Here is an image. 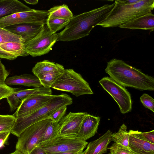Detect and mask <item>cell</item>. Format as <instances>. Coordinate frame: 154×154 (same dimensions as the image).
Listing matches in <instances>:
<instances>
[{"label":"cell","instance_id":"cell-1","mask_svg":"<svg viewBox=\"0 0 154 154\" xmlns=\"http://www.w3.org/2000/svg\"><path fill=\"white\" fill-rule=\"evenodd\" d=\"M114 5V2L105 4L73 16L64 29L58 33L57 41H75L88 36L95 26L106 18Z\"/></svg>","mask_w":154,"mask_h":154},{"label":"cell","instance_id":"cell-2","mask_svg":"<svg viewBox=\"0 0 154 154\" xmlns=\"http://www.w3.org/2000/svg\"><path fill=\"white\" fill-rule=\"evenodd\" d=\"M112 79L120 85L140 90H154V79L122 60L113 58L107 62L105 69Z\"/></svg>","mask_w":154,"mask_h":154},{"label":"cell","instance_id":"cell-3","mask_svg":"<svg viewBox=\"0 0 154 154\" xmlns=\"http://www.w3.org/2000/svg\"><path fill=\"white\" fill-rule=\"evenodd\" d=\"M115 5L106 18L97 25L103 28L119 27L134 19L152 12L154 0H140L134 4L126 5L116 0Z\"/></svg>","mask_w":154,"mask_h":154},{"label":"cell","instance_id":"cell-4","mask_svg":"<svg viewBox=\"0 0 154 154\" xmlns=\"http://www.w3.org/2000/svg\"><path fill=\"white\" fill-rule=\"evenodd\" d=\"M72 103V99L68 95L62 94L57 95L46 105L33 112L24 117L16 118L11 133L19 137L22 131L30 125L49 119L50 116L55 111Z\"/></svg>","mask_w":154,"mask_h":154},{"label":"cell","instance_id":"cell-5","mask_svg":"<svg viewBox=\"0 0 154 154\" xmlns=\"http://www.w3.org/2000/svg\"><path fill=\"white\" fill-rule=\"evenodd\" d=\"M51 88L69 92L77 97L93 94L88 83L72 69H65L62 75Z\"/></svg>","mask_w":154,"mask_h":154},{"label":"cell","instance_id":"cell-6","mask_svg":"<svg viewBox=\"0 0 154 154\" xmlns=\"http://www.w3.org/2000/svg\"><path fill=\"white\" fill-rule=\"evenodd\" d=\"M51 121L46 119L37 122L25 129L18 137L16 150L23 154H30L40 142L45 132Z\"/></svg>","mask_w":154,"mask_h":154},{"label":"cell","instance_id":"cell-7","mask_svg":"<svg viewBox=\"0 0 154 154\" xmlns=\"http://www.w3.org/2000/svg\"><path fill=\"white\" fill-rule=\"evenodd\" d=\"M88 143L79 139L57 135L48 140L39 143L36 147L50 152H78L83 151Z\"/></svg>","mask_w":154,"mask_h":154},{"label":"cell","instance_id":"cell-8","mask_svg":"<svg viewBox=\"0 0 154 154\" xmlns=\"http://www.w3.org/2000/svg\"><path fill=\"white\" fill-rule=\"evenodd\" d=\"M58 33L52 34L46 24L33 38L24 43L29 55L33 57L48 53L57 41Z\"/></svg>","mask_w":154,"mask_h":154},{"label":"cell","instance_id":"cell-9","mask_svg":"<svg viewBox=\"0 0 154 154\" xmlns=\"http://www.w3.org/2000/svg\"><path fill=\"white\" fill-rule=\"evenodd\" d=\"M99 82L117 103L121 113L124 114L131 111V95L125 87L108 77H103Z\"/></svg>","mask_w":154,"mask_h":154},{"label":"cell","instance_id":"cell-10","mask_svg":"<svg viewBox=\"0 0 154 154\" xmlns=\"http://www.w3.org/2000/svg\"><path fill=\"white\" fill-rule=\"evenodd\" d=\"M48 17V11L31 9L28 11L14 13L0 19V27L32 23H43L46 24Z\"/></svg>","mask_w":154,"mask_h":154},{"label":"cell","instance_id":"cell-11","mask_svg":"<svg viewBox=\"0 0 154 154\" xmlns=\"http://www.w3.org/2000/svg\"><path fill=\"white\" fill-rule=\"evenodd\" d=\"M87 113L85 112H70L58 122L59 127L57 135L78 138L77 135Z\"/></svg>","mask_w":154,"mask_h":154},{"label":"cell","instance_id":"cell-12","mask_svg":"<svg viewBox=\"0 0 154 154\" xmlns=\"http://www.w3.org/2000/svg\"><path fill=\"white\" fill-rule=\"evenodd\" d=\"M57 95L35 94L23 100L14 113L16 118L25 116L46 105Z\"/></svg>","mask_w":154,"mask_h":154},{"label":"cell","instance_id":"cell-13","mask_svg":"<svg viewBox=\"0 0 154 154\" xmlns=\"http://www.w3.org/2000/svg\"><path fill=\"white\" fill-rule=\"evenodd\" d=\"M50 88L42 87L39 88L17 91L6 97L10 107V111L12 112L17 109L21 101L28 97L35 94H51Z\"/></svg>","mask_w":154,"mask_h":154},{"label":"cell","instance_id":"cell-14","mask_svg":"<svg viewBox=\"0 0 154 154\" xmlns=\"http://www.w3.org/2000/svg\"><path fill=\"white\" fill-rule=\"evenodd\" d=\"M45 24L43 23H25L11 25L3 28L20 36L26 42L35 37Z\"/></svg>","mask_w":154,"mask_h":154},{"label":"cell","instance_id":"cell-15","mask_svg":"<svg viewBox=\"0 0 154 154\" xmlns=\"http://www.w3.org/2000/svg\"><path fill=\"white\" fill-rule=\"evenodd\" d=\"M128 149L133 154H154V144L138 137L130 130Z\"/></svg>","mask_w":154,"mask_h":154},{"label":"cell","instance_id":"cell-16","mask_svg":"<svg viewBox=\"0 0 154 154\" xmlns=\"http://www.w3.org/2000/svg\"><path fill=\"white\" fill-rule=\"evenodd\" d=\"M100 118L87 113L82 123L77 137L83 140L93 136L97 133Z\"/></svg>","mask_w":154,"mask_h":154},{"label":"cell","instance_id":"cell-17","mask_svg":"<svg viewBox=\"0 0 154 154\" xmlns=\"http://www.w3.org/2000/svg\"><path fill=\"white\" fill-rule=\"evenodd\" d=\"M121 28L132 29L154 30V15L152 12L143 15L119 26Z\"/></svg>","mask_w":154,"mask_h":154},{"label":"cell","instance_id":"cell-18","mask_svg":"<svg viewBox=\"0 0 154 154\" xmlns=\"http://www.w3.org/2000/svg\"><path fill=\"white\" fill-rule=\"evenodd\" d=\"M112 133L108 130L98 138L89 143L82 154H102L106 152L107 146L111 141Z\"/></svg>","mask_w":154,"mask_h":154},{"label":"cell","instance_id":"cell-19","mask_svg":"<svg viewBox=\"0 0 154 154\" xmlns=\"http://www.w3.org/2000/svg\"><path fill=\"white\" fill-rule=\"evenodd\" d=\"M31 9L17 0H0V19L14 13Z\"/></svg>","mask_w":154,"mask_h":154},{"label":"cell","instance_id":"cell-20","mask_svg":"<svg viewBox=\"0 0 154 154\" xmlns=\"http://www.w3.org/2000/svg\"><path fill=\"white\" fill-rule=\"evenodd\" d=\"M5 84L8 86L18 85L35 88L43 87L37 77L29 74L15 75L8 77L5 80Z\"/></svg>","mask_w":154,"mask_h":154},{"label":"cell","instance_id":"cell-21","mask_svg":"<svg viewBox=\"0 0 154 154\" xmlns=\"http://www.w3.org/2000/svg\"><path fill=\"white\" fill-rule=\"evenodd\" d=\"M65 69L62 65L45 60L37 62L32 68V72L35 76L38 78L49 72L57 70L64 71Z\"/></svg>","mask_w":154,"mask_h":154},{"label":"cell","instance_id":"cell-22","mask_svg":"<svg viewBox=\"0 0 154 154\" xmlns=\"http://www.w3.org/2000/svg\"><path fill=\"white\" fill-rule=\"evenodd\" d=\"M0 47L17 57H25L29 55L26 50L24 43L8 42L0 44Z\"/></svg>","mask_w":154,"mask_h":154},{"label":"cell","instance_id":"cell-23","mask_svg":"<svg viewBox=\"0 0 154 154\" xmlns=\"http://www.w3.org/2000/svg\"><path fill=\"white\" fill-rule=\"evenodd\" d=\"M48 11V19L59 18L70 20L73 16L72 11L67 5L65 4L54 6Z\"/></svg>","mask_w":154,"mask_h":154},{"label":"cell","instance_id":"cell-24","mask_svg":"<svg viewBox=\"0 0 154 154\" xmlns=\"http://www.w3.org/2000/svg\"><path fill=\"white\" fill-rule=\"evenodd\" d=\"M127 129L126 125L123 124L117 132L112 134L111 141L128 148L130 135L129 132L127 131Z\"/></svg>","mask_w":154,"mask_h":154},{"label":"cell","instance_id":"cell-25","mask_svg":"<svg viewBox=\"0 0 154 154\" xmlns=\"http://www.w3.org/2000/svg\"><path fill=\"white\" fill-rule=\"evenodd\" d=\"M64 71L57 70L49 72L39 77L42 86L51 88L53 83L63 74Z\"/></svg>","mask_w":154,"mask_h":154},{"label":"cell","instance_id":"cell-26","mask_svg":"<svg viewBox=\"0 0 154 154\" xmlns=\"http://www.w3.org/2000/svg\"><path fill=\"white\" fill-rule=\"evenodd\" d=\"M16 120L15 113L12 115H0V133L11 132Z\"/></svg>","mask_w":154,"mask_h":154},{"label":"cell","instance_id":"cell-27","mask_svg":"<svg viewBox=\"0 0 154 154\" xmlns=\"http://www.w3.org/2000/svg\"><path fill=\"white\" fill-rule=\"evenodd\" d=\"M70 20L59 18L48 19L46 24L51 32L55 34L57 32L65 27L69 23Z\"/></svg>","mask_w":154,"mask_h":154},{"label":"cell","instance_id":"cell-28","mask_svg":"<svg viewBox=\"0 0 154 154\" xmlns=\"http://www.w3.org/2000/svg\"><path fill=\"white\" fill-rule=\"evenodd\" d=\"M11 42L23 43L25 42V40L20 36L0 27V44Z\"/></svg>","mask_w":154,"mask_h":154},{"label":"cell","instance_id":"cell-29","mask_svg":"<svg viewBox=\"0 0 154 154\" xmlns=\"http://www.w3.org/2000/svg\"><path fill=\"white\" fill-rule=\"evenodd\" d=\"M59 127L58 123L51 121L47 128L40 142L50 139L57 135Z\"/></svg>","mask_w":154,"mask_h":154},{"label":"cell","instance_id":"cell-30","mask_svg":"<svg viewBox=\"0 0 154 154\" xmlns=\"http://www.w3.org/2000/svg\"><path fill=\"white\" fill-rule=\"evenodd\" d=\"M108 149L110 150L111 154H133L128 148L115 143Z\"/></svg>","mask_w":154,"mask_h":154},{"label":"cell","instance_id":"cell-31","mask_svg":"<svg viewBox=\"0 0 154 154\" xmlns=\"http://www.w3.org/2000/svg\"><path fill=\"white\" fill-rule=\"evenodd\" d=\"M140 100L143 106L153 112H154V100L146 94H143L140 98Z\"/></svg>","mask_w":154,"mask_h":154},{"label":"cell","instance_id":"cell-32","mask_svg":"<svg viewBox=\"0 0 154 154\" xmlns=\"http://www.w3.org/2000/svg\"><path fill=\"white\" fill-rule=\"evenodd\" d=\"M67 106H64L54 112L49 117L48 119L52 121L58 123L65 114Z\"/></svg>","mask_w":154,"mask_h":154},{"label":"cell","instance_id":"cell-33","mask_svg":"<svg viewBox=\"0 0 154 154\" xmlns=\"http://www.w3.org/2000/svg\"><path fill=\"white\" fill-rule=\"evenodd\" d=\"M134 131L136 135L140 138L154 144V130L147 132H142L138 131Z\"/></svg>","mask_w":154,"mask_h":154},{"label":"cell","instance_id":"cell-34","mask_svg":"<svg viewBox=\"0 0 154 154\" xmlns=\"http://www.w3.org/2000/svg\"><path fill=\"white\" fill-rule=\"evenodd\" d=\"M17 88H14L5 84L0 85V100L6 98L12 93L17 91Z\"/></svg>","mask_w":154,"mask_h":154},{"label":"cell","instance_id":"cell-35","mask_svg":"<svg viewBox=\"0 0 154 154\" xmlns=\"http://www.w3.org/2000/svg\"><path fill=\"white\" fill-rule=\"evenodd\" d=\"M9 74V72L0 60V85L5 84V80Z\"/></svg>","mask_w":154,"mask_h":154},{"label":"cell","instance_id":"cell-36","mask_svg":"<svg viewBox=\"0 0 154 154\" xmlns=\"http://www.w3.org/2000/svg\"><path fill=\"white\" fill-rule=\"evenodd\" d=\"M17 57L10 53L3 50L0 47V58L13 60L15 59Z\"/></svg>","mask_w":154,"mask_h":154},{"label":"cell","instance_id":"cell-37","mask_svg":"<svg viewBox=\"0 0 154 154\" xmlns=\"http://www.w3.org/2000/svg\"><path fill=\"white\" fill-rule=\"evenodd\" d=\"M10 133V131L0 133V149L4 145Z\"/></svg>","mask_w":154,"mask_h":154},{"label":"cell","instance_id":"cell-38","mask_svg":"<svg viewBox=\"0 0 154 154\" xmlns=\"http://www.w3.org/2000/svg\"><path fill=\"white\" fill-rule=\"evenodd\" d=\"M30 154H46L45 151L37 147H35L31 152Z\"/></svg>","mask_w":154,"mask_h":154},{"label":"cell","instance_id":"cell-39","mask_svg":"<svg viewBox=\"0 0 154 154\" xmlns=\"http://www.w3.org/2000/svg\"><path fill=\"white\" fill-rule=\"evenodd\" d=\"M140 0H121L123 4L126 5L134 4L139 2Z\"/></svg>","mask_w":154,"mask_h":154},{"label":"cell","instance_id":"cell-40","mask_svg":"<svg viewBox=\"0 0 154 154\" xmlns=\"http://www.w3.org/2000/svg\"><path fill=\"white\" fill-rule=\"evenodd\" d=\"M45 152L46 154H77L79 152Z\"/></svg>","mask_w":154,"mask_h":154},{"label":"cell","instance_id":"cell-41","mask_svg":"<svg viewBox=\"0 0 154 154\" xmlns=\"http://www.w3.org/2000/svg\"><path fill=\"white\" fill-rule=\"evenodd\" d=\"M26 3L35 5L37 4L38 2V0H24Z\"/></svg>","mask_w":154,"mask_h":154},{"label":"cell","instance_id":"cell-42","mask_svg":"<svg viewBox=\"0 0 154 154\" xmlns=\"http://www.w3.org/2000/svg\"><path fill=\"white\" fill-rule=\"evenodd\" d=\"M9 154H23L21 152H20L17 151V150H16L14 152L10 153Z\"/></svg>","mask_w":154,"mask_h":154},{"label":"cell","instance_id":"cell-43","mask_svg":"<svg viewBox=\"0 0 154 154\" xmlns=\"http://www.w3.org/2000/svg\"><path fill=\"white\" fill-rule=\"evenodd\" d=\"M83 152V151H80V152H79L77 154H82Z\"/></svg>","mask_w":154,"mask_h":154}]
</instances>
